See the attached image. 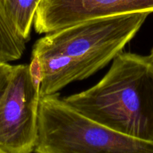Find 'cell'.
<instances>
[{"mask_svg":"<svg viewBox=\"0 0 153 153\" xmlns=\"http://www.w3.org/2000/svg\"><path fill=\"white\" fill-rule=\"evenodd\" d=\"M148 15L134 13L89 19L38 39L29 65L40 79V97L57 94L106 67L134 37Z\"/></svg>","mask_w":153,"mask_h":153,"instance_id":"cell-1","label":"cell"},{"mask_svg":"<svg viewBox=\"0 0 153 153\" xmlns=\"http://www.w3.org/2000/svg\"><path fill=\"white\" fill-rule=\"evenodd\" d=\"M63 100L106 128L153 142V61L149 55L120 52L99 82Z\"/></svg>","mask_w":153,"mask_h":153,"instance_id":"cell-2","label":"cell"},{"mask_svg":"<svg viewBox=\"0 0 153 153\" xmlns=\"http://www.w3.org/2000/svg\"><path fill=\"white\" fill-rule=\"evenodd\" d=\"M35 153H153V142L129 137L80 114L57 94L40 98Z\"/></svg>","mask_w":153,"mask_h":153,"instance_id":"cell-3","label":"cell"},{"mask_svg":"<svg viewBox=\"0 0 153 153\" xmlns=\"http://www.w3.org/2000/svg\"><path fill=\"white\" fill-rule=\"evenodd\" d=\"M40 98V79L29 64L14 66L0 101L1 150L8 153L34 150Z\"/></svg>","mask_w":153,"mask_h":153,"instance_id":"cell-4","label":"cell"},{"mask_svg":"<svg viewBox=\"0 0 153 153\" xmlns=\"http://www.w3.org/2000/svg\"><path fill=\"white\" fill-rule=\"evenodd\" d=\"M134 13H153V0H40L34 30L49 34L97 18Z\"/></svg>","mask_w":153,"mask_h":153,"instance_id":"cell-5","label":"cell"},{"mask_svg":"<svg viewBox=\"0 0 153 153\" xmlns=\"http://www.w3.org/2000/svg\"><path fill=\"white\" fill-rule=\"evenodd\" d=\"M26 42L8 16L0 0V62L8 63L20 59L26 49Z\"/></svg>","mask_w":153,"mask_h":153,"instance_id":"cell-6","label":"cell"},{"mask_svg":"<svg viewBox=\"0 0 153 153\" xmlns=\"http://www.w3.org/2000/svg\"><path fill=\"white\" fill-rule=\"evenodd\" d=\"M8 16L26 40L29 39L36 9L40 0H1Z\"/></svg>","mask_w":153,"mask_h":153,"instance_id":"cell-7","label":"cell"},{"mask_svg":"<svg viewBox=\"0 0 153 153\" xmlns=\"http://www.w3.org/2000/svg\"><path fill=\"white\" fill-rule=\"evenodd\" d=\"M14 67L8 63L0 62V101L11 79Z\"/></svg>","mask_w":153,"mask_h":153,"instance_id":"cell-8","label":"cell"},{"mask_svg":"<svg viewBox=\"0 0 153 153\" xmlns=\"http://www.w3.org/2000/svg\"><path fill=\"white\" fill-rule=\"evenodd\" d=\"M149 57L151 58V59L152 60V61H153V47H152V50H151V53H150Z\"/></svg>","mask_w":153,"mask_h":153,"instance_id":"cell-9","label":"cell"},{"mask_svg":"<svg viewBox=\"0 0 153 153\" xmlns=\"http://www.w3.org/2000/svg\"><path fill=\"white\" fill-rule=\"evenodd\" d=\"M0 153H8V152H4V151H2L0 149Z\"/></svg>","mask_w":153,"mask_h":153,"instance_id":"cell-10","label":"cell"}]
</instances>
